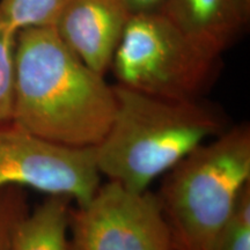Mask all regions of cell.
<instances>
[{"label": "cell", "mask_w": 250, "mask_h": 250, "mask_svg": "<svg viewBox=\"0 0 250 250\" xmlns=\"http://www.w3.org/2000/svg\"><path fill=\"white\" fill-rule=\"evenodd\" d=\"M116 111L114 86L87 66L52 26L18 31L12 121L67 147H95Z\"/></svg>", "instance_id": "6da1fadb"}, {"label": "cell", "mask_w": 250, "mask_h": 250, "mask_svg": "<svg viewBox=\"0 0 250 250\" xmlns=\"http://www.w3.org/2000/svg\"><path fill=\"white\" fill-rule=\"evenodd\" d=\"M116 111L95 146L101 175L136 192L148 190L202 144L226 131L224 112L202 102L174 101L115 85Z\"/></svg>", "instance_id": "7a4b0ae2"}, {"label": "cell", "mask_w": 250, "mask_h": 250, "mask_svg": "<svg viewBox=\"0 0 250 250\" xmlns=\"http://www.w3.org/2000/svg\"><path fill=\"white\" fill-rule=\"evenodd\" d=\"M250 183V126L228 127L165 174L155 193L173 250H213Z\"/></svg>", "instance_id": "3957f363"}, {"label": "cell", "mask_w": 250, "mask_h": 250, "mask_svg": "<svg viewBox=\"0 0 250 250\" xmlns=\"http://www.w3.org/2000/svg\"><path fill=\"white\" fill-rule=\"evenodd\" d=\"M215 57L161 11L134 13L110 68L117 85L174 101L198 100L218 73Z\"/></svg>", "instance_id": "277c9868"}, {"label": "cell", "mask_w": 250, "mask_h": 250, "mask_svg": "<svg viewBox=\"0 0 250 250\" xmlns=\"http://www.w3.org/2000/svg\"><path fill=\"white\" fill-rule=\"evenodd\" d=\"M71 245L78 250H173L158 197L109 180L86 204L72 206Z\"/></svg>", "instance_id": "5b68a950"}, {"label": "cell", "mask_w": 250, "mask_h": 250, "mask_svg": "<svg viewBox=\"0 0 250 250\" xmlns=\"http://www.w3.org/2000/svg\"><path fill=\"white\" fill-rule=\"evenodd\" d=\"M100 177L94 147H67L13 121L0 123V188H31L83 205L99 189Z\"/></svg>", "instance_id": "8992f818"}, {"label": "cell", "mask_w": 250, "mask_h": 250, "mask_svg": "<svg viewBox=\"0 0 250 250\" xmlns=\"http://www.w3.org/2000/svg\"><path fill=\"white\" fill-rule=\"evenodd\" d=\"M131 15L124 0H70L52 27L87 66L104 76Z\"/></svg>", "instance_id": "52a82bcc"}, {"label": "cell", "mask_w": 250, "mask_h": 250, "mask_svg": "<svg viewBox=\"0 0 250 250\" xmlns=\"http://www.w3.org/2000/svg\"><path fill=\"white\" fill-rule=\"evenodd\" d=\"M160 11L215 57L235 41L250 13L242 0H165Z\"/></svg>", "instance_id": "ba28073f"}, {"label": "cell", "mask_w": 250, "mask_h": 250, "mask_svg": "<svg viewBox=\"0 0 250 250\" xmlns=\"http://www.w3.org/2000/svg\"><path fill=\"white\" fill-rule=\"evenodd\" d=\"M72 202L70 197L49 195L18 225L11 250H68Z\"/></svg>", "instance_id": "9c48e42d"}, {"label": "cell", "mask_w": 250, "mask_h": 250, "mask_svg": "<svg viewBox=\"0 0 250 250\" xmlns=\"http://www.w3.org/2000/svg\"><path fill=\"white\" fill-rule=\"evenodd\" d=\"M70 0H0L6 20L15 30L28 27L54 26Z\"/></svg>", "instance_id": "30bf717a"}, {"label": "cell", "mask_w": 250, "mask_h": 250, "mask_svg": "<svg viewBox=\"0 0 250 250\" xmlns=\"http://www.w3.org/2000/svg\"><path fill=\"white\" fill-rule=\"evenodd\" d=\"M17 35L0 8V123L13 117Z\"/></svg>", "instance_id": "8fae6325"}, {"label": "cell", "mask_w": 250, "mask_h": 250, "mask_svg": "<svg viewBox=\"0 0 250 250\" xmlns=\"http://www.w3.org/2000/svg\"><path fill=\"white\" fill-rule=\"evenodd\" d=\"M213 250H250V183L240 193Z\"/></svg>", "instance_id": "7c38bea8"}, {"label": "cell", "mask_w": 250, "mask_h": 250, "mask_svg": "<svg viewBox=\"0 0 250 250\" xmlns=\"http://www.w3.org/2000/svg\"><path fill=\"white\" fill-rule=\"evenodd\" d=\"M29 211L24 188H0V250H11L15 229Z\"/></svg>", "instance_id": "4fadbf2b"}, {"label": "cell", "mask_w": 250, "mask_h": 250, "mask_svg": "<svg viewBox=\"0 0 250 250\" xmlns=\"http://www.w3.org/2000/svg\"><path fill=\"white\" fill-rule=\"evenodd\" d=\"M131 13H145V12L160 11L165 0H124Z\"/></svg>", "instance_id": "5bb4252c"}, {"label": "cell", "mask_w": 250, "mask_h": 250, "mask_svg": "<svg viewBox=\"0 0 250 250\" xmlns=\"http://www.w3.org/2000/svg\"><path fill=\"white\" fill-rule=\"evenodd\" d=\"M242 2L247 6V7L250 8V0H242Z\"/></svg>", "instance_id": "9a60e30c"}, {"label": "cell", "mask_w": 250, "mask_h": 250, "mask_svg": "<svg viewBox=\"0 0 250 250\" xmlns=\"http://www.w3.org/2000/svg\"><path fill=\"white\" fill-rule=\"evenodd\" d=\"M68 250H78V249H77V248H74V247L72 246V245H71V242H70V248H68Z\"/></svg>", "instance_id": "2e32d148"}]
</instances>
